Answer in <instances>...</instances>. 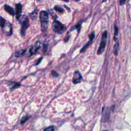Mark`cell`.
Here are the masks:
<instances>
[{
  "label": "cell",
  "mask_w": 131,
  "mask_h": 131,
  "mask_svg": "<svg viewBox=\"0 0 131 131\" xmlns=\"http://www.w3.org/2000/svg\"><path fill=\"white\" fill-rule=\"evenodd\" d=\"M17 20L21 25L20 34L21 36L23 37L25 35L26 31L30 26L29 18L27 15H21Z\"/></svg>",
  "instance_id": "obj_1"
},
{
  "label": "cell",
  "mask_w": 131,
  "mask_h": 131,
  "mask_svg": "<svg viewBox=\"0 0 131 131\" xmlns=\"http://www.w3.org/2000/svg\"><path fill=\"white\" fill-rule=\"evenodd\" d=\"M41 30L42 32L47 30L49 24V14L46 11L42 10L39 14Z\"/></svg>",
  "instance_id": "obj_2"
},
{
  "label": "cell",
  "mask_w": 131,
  "mask_h": 131,
  "mask_svg": "<svg viewBox=\"0 0 131 131\" xmlns=\"http://www.w3.org/2000/svg\"><path fill=\"white\" fill-rule=\"evenodd\" d=\"M52 29L54 32L58 34H63L67 30L66 27L56 19H54L52 24Z\"/></svg>",
  "instance_id": "obj_3"
},
{
  "label": "cell",
  "mask_w": 131,
  "mask_h": 131,
  "mask_svg": "<svg viewBox=\"0 0 131 131\" xmlns=\"http://www.w3.org/2000/svg\"><path fill=\"white\" fill-rule=\"evenodd\" d=\"M114 106L112 107L104 106L102 108V117H101V121L103 122H106L108 121L111 112L114 111Z\"/></svg>",
  "instance_id": "obj_4"
},
{
  "label": "cell",
  "mask_w": 131,
  "mask_h": 131,
  "mask_svg": "<svg viewBox=\"0 0 131 131\" xmlns=\"http://www.w3.org/2000/svg\"><path fill=\"white\" fill-rule=\"evenodd\" d=\"M107 31L106 30L104 31V32L102 33L101 36V40L99 47V48L97 51V54L98 55H100L102 54L105 48L106 41H107Z\"/></svg>",
  "instance_id": "obj_5"
},
{
  "label": "cell",
  "mask_w": 131,
  "mask_h": 131,
  "mask_svg": "<svg viewBox=\"0 0 131 131\" xmlns=\"http://www.w3.org/2000/svg\"><path fill=\"white\" fill-rule=\"evenodd\" d=\"M82 80V77L80 72L78 71L75 72L74 73L73 79H72L73 82L74 84H77L81 82Z\"/></svg>",
  "instance_id": "obj_6"
},
{
  "label": "cell",
  "mask_w": 131,
  "mask_h": 131,
  "mask_svg": "<svg viewBox=\"0 0 131 131\" xmlns=\"http://www.w3.org/2000/svg\"><path fill=\"white\" fill-rule=\"evenodd\" d=\"M95 38V32H92L90 35H89V41L87 42V43H86L83 47L80 50V52H85V51L86 50V49H87V48L89 46V45L91 44V43L92 42V41L93 40V39Z\"/></svg>",
  "instance_id": "obj_7"
},
{
  "label": "cell",
  "mask_w": 131,
  "mask_h": 131,
  "mask_svg": "<svg viewBox=\"0 0 131 131\" xmlns=\"http://www.w3.org/2000/svg\"><path fill=\"white\" fill-rule=\"evenodd\" d=\"M22 13V5L20 3H17L15 4V16L16 19L19 18V17L21 15Z\"/></svg>",
  "instance_id": "obj_8"
},
{
  "label": "cell",
  "mask_w": 131,
  "mask_h": 131,
  "mask_svg": "<svg viewBox=\"0 0 131 131\" xmlns=\"http://www.w3.org/2000/svg\"><path fill=\"white\" fill-rule=\"evenodd\" d=\"M4 9L10 15H11L12 16L14 15V14H15L14 10L13 8L12 7H11L10 5H7V4H5L4 5Z\"/></svg>",
  "instance_id": "obj_9"
},
{
  "label": "cell",
  "mask_w": 131,
  "mask_h": 131,
  "mask_svg": "<svg viewBox=\"0 0 131 131\" xmlns=\"http://www.w3.org/2000/svg\"><path fill=\"white\" fill-rule=\"evenodd\" d=\"M40 48V45H39V41H37L35 45V46H33L32 47L30 50H29V52H30V54L31 55H33L34 54L36 53L38 50Z\"/></svg>",
  "instance_id": "obj_10"
},
{
  "label": "cell",
  "mask_w": 131,
  "mask_h": 131,
  "mask_svg": "<svg viewBox=\"0 0 131 131\" xmlns=\"http://www.w3.org/2000/svg\"><path fill=\"white\" fill-rule=\"evenodd\" d=\"M8 85H11V86L10 87V90L11 91H13L14 90L19 88L20 86V84L18 82H10Z\"/></svg>",
  "instance_id": "obj_11"
},
{
  "label": "cell",
  "mask_w": 131,
  "mask_h": 131,
  "mask_svg": "<svg viewBox=\"0 0 131 131\" xmlns=\"http://www.w3.org/2000/svg\"><path fill=\"white\" fill-rule=\"evenodd\" d=\"M115 39L116 43L114 46V52L116 55H117L118 53V50H119V43L117 38H115V39Z\"/></svg>",
  "instance_id": "obj_12"
},
{
  "label": "cell",
  "mask_w": 131,
  "mask_h": 131,
  "mask_svg": "<svg viewBox=\"0 0 131 131\" xmlns=\"http://www.w3.org/2000/svg\"><path fill=\"white\" fill-rule=\"evenodd\" d=\"M26 49H24V50H21L19 51H17L15 52V56L16 57H20L22 56H23L26 52Z\"/></svg>",
  "instance_id": "obj_13"
},
{
  "label": "cell",
  "mask_w": 131,
  "mask_h": 131,
  "mask_svg": "<svg viewBox=\"0 0 131 131\" xmlns=\"http://www.w3.org/2000/svg\"><path fill=\"white\" fill-rule=\"evenodd\" d=\"M38 11V9H35L33 11L29 14L30 17L32 19H36L37 18Z\"/></svg>",
  "instance_id": "obj_14"
},
{
  "label": "cell",
  "mask_w": 131,
  "mask_h": 131,
  "mask_svg": "<svg viewBox=\"0 0 131 131\" xmlns=\"http://www.w3.org/2000/svg\"><path fill=\"white\" fill-rule=\"evenodd\" d=\"M54 9L56 11H57L60 13H62L64 12V10L61 7H60L59 6H55L54 7Z\"/></svg>",
  "instance_id": "obj_15"
},
{
  "label": "cell",
  "mask_w": 131,
  "mask_h": 131,
  "mask_svg": "<svg viewBox=\"0 0 131 131\" xmlns=\"http://www.w3.org/2000/svg\"><path fill=\"white\" fill-rule=\"evenodd\" d=\"M30 117V116H28V115H26V116H24L23 117H22V118L21 119V120H20V123L21 124H24L25 122H26L28 119Z\"/></svg>",
  "instance_id": "obj_16"
},
{
  "label": "cell",
  "mask_w": 131,
  "mask_h": 131,
  "mask_svg": "<svg viewBox=\"0 0 131 131\" xmlns=\"http://www.w3.org/2000/svg\"><path fill=\"white\" fill-rule=\"evenodd\" d=\"M118 34V28L117 27L116 23H114V36H115V38H116V36H117Z\"/></svg>",
  "instance_id": "obj_17"
},
{
  "label": "cell",
  "mask_w": 131,
  "mask_h": 131,
  "mask_svg": "<svg viewBox=\"0 0 131 131\" xmlns=\"http://www.w3.org/2000/svg\"><path fill=\"white\" fill-rule=\"evenodd\" d=\"M44 131H54V127L53 126H49L44 129Z\"/></svg>",
  "instance_id": "obj_18"
},
{
  "label": "cell",
  "mask_w": 131,
  "mask_h": 131,
  "mask_svg": "<svg viewBox=\"0 0 131 131\" xmlns=\"http://www.w3.org/2000/svg\"><path fill=\"white\" fill-rule=\"evenodd\" d=\"M80 27H81V23L78 24L77 25H76L74 28L73 27V29H77V31L79 32L80 29Z\"/></svg>",
  "instance_id": "obj_19"
},
{
  "label": "cell",
  "mask_w": 131,
  "mask_h": 131,
  "mask_svg": "<svg viewBox=\"0 0 131 131\" xmlns=\"http://www.w3.org/2000/svg\"><path fill=\"white\" fill-rule=\"evenodd\" d=\"M126 2V0H120V5L122 6L125 4Z\"/></svg>",
  "instance_id": "obj_20"
},
{
  "label": "cell",
  "mask_w": 131,
  "mask_h": 131,
  "mask_svg": "<svg viewBox=\"0 0 131 131\" xmlns=\"http://www.w3.org/2000/svg\"><path fill=\"white\" fill-rule=\"evenodd\" d=\"M52 74L53 76H54V77H57V76H58V74L55 71H52Z\"/></svg>",
  "instance_id": "obj_21"
},
{
  "label": "cell",
  "mask_w": 131,
  "mask_h": 131,
  "mask_svg": "<svg viewBox=\"0 0 131 131\" xmlns=\"http://www.w3.org/2000/svg\"><path fill=\"white\" fill-rule=\"evenodd\" d=\"M62 1H65L66 2H68L69 1V0H62Z\"/></svg>",
  "instance_id": "obj_22"
},
{
  "label": "cell",
  "mask_w": 131,
  "mask_h": 131,
  "mask_svg": "<svg viewBox=\"0 0 131 131\" xmlns=\"http://www.w3.org/2000/svg\"><path fill=\"white\" fill-rule=\"evenodd\" d=\"M42 59V58H41V59ZM40 59L39 60V61H40ZM39 62L38 61V62L36 63V64H39Z\"/></svg>",
  "instance_id": "obj_23"
},
{
  "label": "cell",
  "mask_w": 131,
  "mask_h": 131,
  "mask_svg": "<svg viewBox=\"0 0 131 131\" xmlns=\"http://www.w3.org/2000/svg\"><path fill=\"white\" fill-rule=\"evenodd\" d=\"M107 1V0H103V2H105V1Z\"/></svg>",
  "instance_id": "obj_24"
},
{
  "label": "cell",
  "mask_w": 131,
  "mask_h": 131,
  "mask_svg": "<svg viewBox=\"0 0 131 131\" xmlns=\"http://www.w3.org/2000/svg\"><path fill=\"white\" fill-rule=\"evenodd\" d=\"M1 16H1V15H0V17H1Z\"/></svg>",
  "instance_id": "obj_25"
},
{
  "label": "cell",
  "mask_w": 131,
  "mask_h": 131,
  "mask_svg": "<svg viewBox=\"0 0 131 131\" xmlns=\"http://www.w3.org/2000/svg\"><path fill=\"white\" fill-rule=\"evenodd\" d=\"M103 131H107V130H103Z\"/></svg>",
  "instance_id": "obj_26"
},
{
  "label": "cell",
  "mask_w": 131,
  "mask_h": 131,
  "mask_svg": "<svg viewBox=\"0 0 131 131\" xmlns=\"http://www.w3.org/2000/svg\"><path fill=\"white\" fill-rule=\"evenodd\" d=\"M76 1H79V0H76Z\"/></svg>",
  "instance_id": "obj_27"
}]
</instances>
